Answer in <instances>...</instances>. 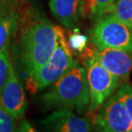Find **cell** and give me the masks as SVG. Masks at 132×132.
<instances>
[{"mask_svg":"<svg viewBox=\"0 0 132 132\" xmlns=\"http://www.w3.org/2000/svg\"><path fill=\"white\" fill-rule=\"evenodd\" d=\"M41 100L46 110L69 109L81 113L89 102L85 69L76 61L67 72L52 84Z\"/></svg>","mask_w":132,"mask_h":132,"instance_id":"1","label":"cell"},{"mask_svg":"<svg viewBox=\"0 0 132 132\" xmlns=\"http://www.w3.org/2000/svg\"><path fill=\"white\" fill-rule=\"evenodd\" d=\"M62 28L47 20L30 26L21 40V62L26 76L30 75L48 61L57 46Z\"/></svg>","mask_w":132,"mask_h":132,"instance_id":"2","label":"cell"},{"mask_svg":"<svg viewBox=\"0 0 132 132\" xmlns=\"http://www.w3.org/2000/svg\"><path fill=\"white\" fill-rule=\"evenodd\" d=\"M70 48L66 42L63 28L59 31L57 46L46 64L28 76V87L40 91L53 84L75 64Z\"/></svg>","mask_w":132,"mask_h":132,"instance_id":"3","label":"cell"},{"mask_svg":"<svg viewBox=\"0 0 132 132\" xmlns=\"http://www.w3.org/2000/svg\"><path fill=\"white\" fill-rule=\"evenodd\" d=\"M84 66L89 94L88 109L93 112L100 108L122 81L100 64L94 53V50H88L85 55Z\"/></svg>","mask_w":132,"mask_h":132,"instance_id":"4","label":"cell"},{"mask_svg":"<svg viewBox=\"0 0 132 132\" xmlns=\"http://www.w3.org/2000/svg\"><path fill=\"white\" fill-rule=\"evenodd\" d=\"M91 41L98 49L132 51V28L113 15L101 17L91 31Z\"/></svg>","mask_w":132,"mask_h":132,"instance_id":"5","label":"cell"},{"mask_svg":"<svg viewBox=\"0 0 132 132\" xmlns=\"http://www.w3.org/2000/svg\"><path fill=\"white\" fill-rule=\"evenodd\" d=\"M95 123L104 131L126 132L132 125V120L125 105L117 94H112L100 106Z\"/></svg>","mask_w":132,"mask_h":132,"instance_id":"6","label":"cell"},{"mask_svg":"<svg viewBox=\"0 0 132 132\" xmlns=\"http://www.w3.org/2000/svg\"><path fill=\"white\" fill-rule=\"evenodd\" d=\"M0 103L7 112L18 120L24 116L28 102L25 92L11 65L9 76L0 92Z\"/></svg>","mask_w":132,"mask_h":132,"instance_id":"7","label":"cell"},{"mask_svg":"<svg viewBox=\"0 0 132 132\" xmlns=\"http://www.w3.org/2000/svg\"><path fill=\"white\" fill-rule=\"evenodd\" d=\"M47 130L59 132H88L93 125L88 118L75 115L69 109H57L40 121Z\"/></svg>","mask_w":132,"mask_h":132,"instance_id":"8","label":"cell"},{"mask_svg":"<svg viewBox=\"0 0 132 132\" xmlns=\"http://www.w3.org/2000/svg\"><path fill=\"white\" fill-rule=\"evenodd\" d=\"M97 59L104 67L121 81L127 80L132 70V51L115 48L94 50Z\"/></svg>","mask_w":132,"mask_h":132,"instance_id":"9","label":"cell"},{"mask_svg":"<svg viewBox=\"0 0 132 132\" xmlns=\"http://www.w3.org/2000/svg\"><path fill=\"white\" fill-rule=\"evenodd\" d=\"M49 7L53 16L68 28H75L85 12L84 0H50Z\"/></svg>","mask_w":132,"mask_h":132,"instance_id":"10","label":"cell"},{"mask_svg":"<svg viewBox=\"0 0 132 132\" xmlns=\"http://www.w3.org/2000/svg\"><path fill=\"white\" fill-rule=\"evenodd\" d=\"M17 23V15L15 12L0 14V50L9 43L11 34Z\"/></svg>","mask_w":132,"mask_h":132,"instance_id":"11","label":"cell"},{"mask_svg":"<svg viewBox=\"0 0 132 132\" xmlns=\"http://www.w3.org/2000/svg\"><path fill=\"white\" fill-rule=\"evenodd\" d=\"M116 0H84L87 11L94 20H99L112 11Z\"/></svg>","mask_w":132,"mask_h":132,"instance_id":"12","label":"cell"},{"mask_svg":"<svg viewBox=\"0 0 132 132\" xmlns=\"http://www.w3.org/2000/svg\"><path fill=\"white\" fill-rule=\"evenodd\" d=\"M111 12L118 20L132 28V0H116Z\"/></svg>","mask_w":132,"mask_h":132,"instance_id":"13","label":"cell"},{"mask_svg":"<svg viewBox=\"0 0 132 132\" xmlns=\"http://www.w3.org/2000/svg\"><path fill=\"white\" fill-rule=\"evenodd\" d=\"M11 65L12 64L7 45L0 50V92L8 78L10 68Z\"/></svg>","mask_w":132,"mask_h":132,"instance_id":"14","label":"cell"},{"mask_svg":"<svg viewBox=\"0 0 132 132\" xmlns=\"http://www.w3.org/2000/svg\"><path fill=\"white\" fill-rule=\"evenodd\" d=\"M16 119L7 112L0 103V132L16 131Z\"/></svg>","mask_w":132,"mask_h":132,"instance_id":"15","label":"cell"},{"mask_svg":"<svg viewBox=\"0 0 132 132\" xmlns=\"http://www.w3.org/2000/svg\"><path fill=\"white\" fill-rule=\"evenodd\" d=\"M117 95L121 100L123 104L125 105V108L127 109L130 117L132 120V88L128 84H123L118 89Z\"/></svg>","mask_w":132,"mask_h":132,"instance_id":"16","label":"cell"},{"mask_svg":"<svg viewBox=\"0 0 132 132\" xmlns=\"http://www.w3.org/2000/svg\"><path fill=\"white\" fill-rule=\"evenodd\" d=\"M88 39L85 35L80 33H74L69 39V46L78 52H82L86 48Z\"/></svg>","mask_w":132,"mask_h":132,"instance_id":"17","label":"cell"},{"mask_svg":"<svg viewBox=\"0 0 132 132\" xmlns=\"http://www.w3.org/2000/svg\"><path fill=\"white\" fill-rule=\"evenodd\" d=\"M1 8H2V0H0V11H1Z\"/></svg>","mask_w":132,"mask_h":132,"instance_id":"18","label":"cell"},{"mask_svg":"<svg viewBox=\"0 0 132 132\" xmlns=\"http://www.w3.org/2000/svg\"><path fill=\"white\" fill-rule=\"evenodd\" d=\"M129 131H130V132H132V125L130 126V130H129Z\"/></svg>","mask_w":132,"mask_h":132,"instance_id":"19","label":"cell"}]
</instances>
